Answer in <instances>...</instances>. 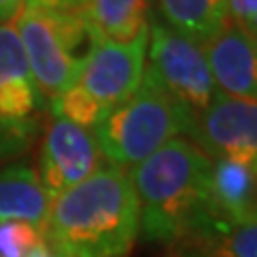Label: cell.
I'll return each instance as SVG.
<instances>
[{"label":"cell","mask_w":257,"mask_h":257,"mask_svg":"<svg viewBox=\"0 0 257 257\" xmlns=\"http://www.w3.org/2000/svg\"><path fill=\"white\" fill-rule=\"evenodd\" d=\"M140 238V204L126 170L103 165L50 204L43 240L60 257H128Z\"/></svg>","instance_id":"6da1fadb"},{"label":"cell","mask_w":257,"mask_h":257,"mask_svg":"<svg viewBox=\"0 0 257 257\" xmlns=\"http://www.w3.org/2000/svg\"><path fill=\"white\" fill-rule=\"evenodd\" d=\"M212 159L187 138H174L131 167L140 204V236L174 246L204 210Z\"/></svg>","instance_id":"7a4b0ae2"},{"label":"cell","mask_w":257,"mask_h":257,"mask_svg":"<svg viewBox=\"0 0 257 257\" xmlns=\"http://www.w3.org/2000/svg\"><path fill=\"white\" fill-rule=\"evenodd\" d=\"M193 116L146 71L140 88L94 124L103 159L131 170L174 138H187Z\"/></svg>","instance_id":"3957f363"},{"label":"cell","mask_w":257,"mask_h":257,"mask_svg":"<svg viewBox=\"0 0 257 257\" xmlns=\"http://www.w3.org/2000/svg\"><path fill=\"white\" fill-rule=\"evenodd\" d=\"M32 82L50 107L71 88L92 47L84 11H50L24 5L13 22Z\"/></svg>","instance_id":"277c9868"},{"label":"cell","mask_w":257,"mask_h":257,"mask_svg":"<svg viewBox=\"0 0 257 257\" xmlns=\"http://www.w3.org/2000/svg\"><path fill=\"white\" fill-rule=\"evenodd\" d=\"M146 47L148 32L131 43L94 41L75 82L50 105V114L94 126L140 88L146 71Z\"/></svg>","instance_id":"5b68a950"},{"label":"cell","mask_w":257,"mask_h":257,"mask_svg":"<svg viewBox=\"0 0 257 257\" xmlns=\"http://www.w3.org/2000/svg\"><path fill=\"white\" fill-rule=\"evenodd\" d=\"M43 109L18 32L0 26V163L30 150L41 131Z\"/></svg>","instance_id":"8992f818"},{"label":"cell","mask_w":257,"mask_h":257,"mask_svg":"<svg viewBox=\"0 0 257 257\" xmlns=\"http://www.w3.org/2000/svg\"><path fill=\"white\" fill-rule=\"evenodd\" d=\"M146 54V73L191 116L202 114L219 94L202 45L174 32L152 15Z\"/></svg>","instance_id":"52a82bcc"},{"label":"cell","mask_w":257,"mask_h":257,"mask_svg":"<svg viewBox=\"0 0 257 257\" xmlns=\"http://www.w3.org/2000/svg\"><path fill=\"white\" fill-rule=\"evenodd\" d=\"M103 155L88 126L50 114L39 152L37 176L52 199L103 167Z\"/></svg>","instance_id":"ba28073f"},{"label":"cell","mask_w":257,"mask_h":257,"mask_svg":"<svg viewBox=\"0 0 257 257\" xmlns=\"http://www.w3.org/2000/svg\"><path fill=\"white\" fill-rule=\"evenodd\" d=\"M187 140L212 161L236 159L257 163V101L219 92L202 114L193 116Z\"/></svg>","instance_id":"9c48e42d"},{"label":"cell","mask_w":257,"mask_h":257,"mask_svg":"<svg viewBox=\"0 0 257 257\" xmlns=\"http://www.w3.org/2000/svg\"><path fill=\"white\" fill-rule=\"evenodd\" d=\"M214 86L221 94L257 101V39L227 22L202 45Z\"/></svg>","instance_id":"30bf717a"},{"label":"cell","mask_w":257,"mask_h":257,"mask_svg":"<svg viewBox=\"0 0 257 257\" xmlns=\"http://www.w3.org/2000/svg\"><path fill=\"white\" fill-rule=\"evenodd\" d=\"M202 214L221 221H257V163L214 159Z\"/></svg>","instance_id":"8fae6325"},{"label":"cell","mask_w":257,"mask_h":257,"mask_svg":"<svg viewBox=\"0 0 257 257\" xmlns=\"http://www.w3.org/2000/svg\"><path fill=\"white\" fill-rule=\"evenodd\" d=\"M191 257H257V221H221L199 214L172 246Z\"/></svg>","instance_id":"7c38bea8"},{"label":"cell","mask_w":257,"mask_h":257,"mask_svg":"<svg viewBox=\"0 0 257 257\" xmlns=\"http://www.w3.org/2000/svg\"><path fill=\"white\" fill-rule=\"evenodd\" d=\"M52 197L39 182L37 170L28 163L0 167V223L26 221L43 231Z\"/></svg>","instance_id":"4fadbf2b"},{"label":"cell","mask_w":257,"mask_h":257,"mask_svg":"<svg viewBox=\"0 0 257 257\" xmlns=\"http://www.w3.org/2000/svg\"><path fill=\"white\" fill-rule=\"evenodd\" d=\"M86 22L92 41L131 43L150 28V0H88Z\"/></svg>","instance_id":"5bb4252c"},{"label":"cell","mask_w":257,"mask_h":257,"mask_svg":"<svg viewBox=\"0 0 257 257\" xmlns=\"http://www.w3.org/2000/svg\"><path fill=\"white\" fill-rule=\"evenodd\" d=\"M152 18L204 45L227 24V9L225 0H155Z\"/></svg>","instance_id":"9a60e30c"},{"label":"cell","mask_w":257,"mask_h":257,"mask_svg":"<svg viewBox=\"0 0 257 257\" xmlns=\"http://www.w3.org/2000/svg\"><path fill=\"white\" fill-rule=\"evenodd\" d=\"M43 242V231L26 221L0 223V257H28Z\"/></svg>","instance_id":"2e32d148"},{"label":"cell","mask_w":257,"mask_h":257,"mask_svg":"<svg viewBox=\"0 0 257 257\" xmlns=\"http://www.w3.org/2000/svg\"><path fill=\"white\" fill-rule=\"evenodd\" d=\"M225 9H227V22L244 24L257 13V0H225Z\"/></svg>","instance_id":"e0dca14e"},{"label":"cell","mask_w":257,"mask_h":257,"mask_svg":"<svg viewBox=\"0 0 257 257\" xmlns=\"http://www.w3.org/2000/svg\"><path fill=\"white\" fill-rule=\"evenodd\" d=\"M26 5L50 11H86L88 0H26Z\"/></svg>","instance_id":"ac0fdd59"},{"label":"cell","mask_w":257,"mask_h":257,"mask_svg":"<svg viewBox=\"0 0 257 257\" xmlns=\"http://www.w3.org/2000/svg\"><path fill=\"white\" fill-rule=\"evenodd\" d=\"M24 5L26 0H0V26H11Z\"/></svg>","instance_id":"d6986e66"},{"label":"cell","mask_w":257,"mask_h":257,"mask_svg":"<svg viewBox=\"0 0 257 257\" xmlns=\"http://www.w3.org/2000/svg\"><path fill=\"white\" fill-rule=\"evenodd\" d=\"M28 257H60V255H58V253H54L52 248L45 244V240H43V242L39 244V246H37L35 251H32V253H30Z\"/></svg>","instance_id":"ffe728a7"},{"label":"cell","mask_w":257,"mask_h":257,"mask_svg":"<svg viewBox=\"0 0 257 257\" xmlns=\"http://www.w3.org/2000/svg\"><path fill=\"white\" fill-rule=\"evenodd\" d=\"M238 26H242L246 32H248V35H251V37H255L257 39V13L253 15V18L251 20H246L244 24H238Z\"/></svg>","instance_id":"44dd1931"},{"label":"cell","mask_w":257,"mask_h":257,"mask_svg":"<svg viewBox=\"0 0 257 257\" xmlns=\"http://www.w3.org/2000/svg\"><path fill=\"white\" fill-rule=\"evenodd\" d=\"M167 257H191V255H184V253H178V251H172Z\"/></svg>","instance_id":"7402d4cb"}]
</instances>
